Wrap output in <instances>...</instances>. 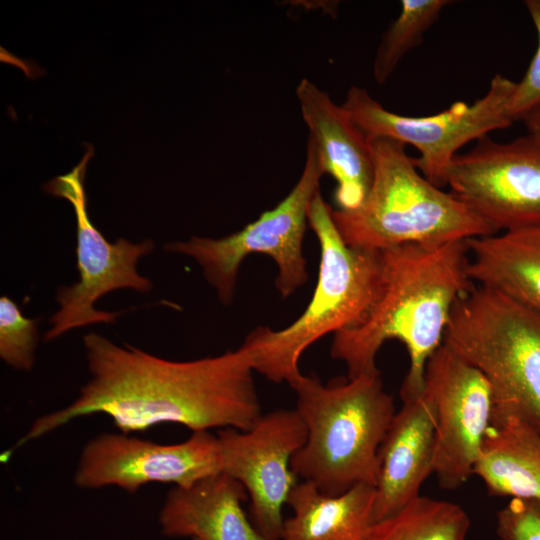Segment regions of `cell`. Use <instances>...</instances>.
<instances>
[{
    "instance_id": "cell-1",
    "label": "cell",
    "mask_w": 540,
    "mask_h": 540,
    "mask_svg": "<svg viewBox=\"0 0 540 540\" xmlns=\"http://www.w3.org/2000/svg\"><path fill=\"white\" fill-rule=\"evenodd\" d=\"M90 379L68 406L38 417L14 449L80 417L104 414L129 434L172 423L195 431L251 429L262 416L253 368L236 350L173 361L95 332L83 337Z\"/></svg>"
},
{
    "instance_id": "cell-2",
    "label": "cell",
    "mask_w": 540,
    "mask_h": 540,
    "mask_svg": "<svg viewBox=\"0 0 540 540\" xmlns=\"http://www.w3.org/2000/svg\"><path fill=\"white\" fill-rule=\"evenodd\" d=\"M379 252L382 293L359 325L334 334L330 353L354 378L378 370L381 346L398 340L410 359L400 390L406 401L424 392L426 365L444 342L453 307L474 285L468 274L469 248L466 240Z\"/></svg>"
},
{
    "instance_id": "cell-3",
    "label": "cell",
    "mask_w": 540,
    "mask_h": 540,
    "mask_svg": "<svg viewBox=\"0 0 540 540\" xmlns=\"http://www.w3.org/2000/svg\"><path fill=\"white\" fill-rule=\"evenodd\" d=\"M292 389L307 428L304 445L291 458L295 475L327 495L359 484L375 487L380 446L396 413L380 371L325 385L303 375Z\"/></svg>"
},
{
    "instance_id": "cell-4",
    "label": "cell",
    "mask_w": 540,
    "mask_h": 540,
    "mask_svg": "<svg viewBox=\"0 0 540 540\" xmlns=\"http://www.w3.org/2000/svg\"><path fill=\"white\" fill-rule=\"evenodd\" d=\"M308 224L321 252L318 281L308 306L284 329L255 328L240 346L255 372L291 388L303 376L298 366L303 352L328 333L359 325L384 286L380 252L345 243L320 191L310 203Z\"/></svg>"
},
{
    "instance_id": "cell-5",
    "label": "cell",
    "mask_w": 540,
    "mask_h": 540,
    "mask_svg": "<svg viewBox=\"0 0 540 540\" xmlns=\"http://www.w3.org/2000/svg\"><path fill=\"white\" fill-rule=\"evenodd\" d=\"M374 177L364 201L353 210H332L346 244L368 251L407 245H440L497 231L451 192L427 180L405 144L369 139Z\"/></svg>"
},
{
    "instance_id": "cell-6",
    "label": "cell",
    "mask_w": 540,
    "mask_h": 540,
    "mask_svg": "<svg viewBox=\"0 0 540 540\" xmlns=\"http://www.w3.org/2000/svg\"><path fill=\"white\" fill-rule=\"evenodd\" d=\"M444 343L488 379L494 407L540 433V315L484 286L458 299Z\"/></svg>"
},
{
    "instance_id": "cell-7",
    "label": "cell",
    "mask_w": 540,
    "mask_h": 540,
    "mask_svg": "<svg viewBox=\"0 0 540 540\" xmlns=\"http://www.w3.org/2000/svg\"><path fill=\"white\" fill-rule=\"evenodd\" d=\"M323 172L312 141L307 139L302 174L290 193L273 209L228 236L192 237L164 249L188 255L198 262L206 280L216 289L221 303L232 302L240 264L250 254H265L278 268L276 288L283 298L293 294L308 278L303 239L308 210Z\"/></svg>"
},
{
    "instance_id": "cell-8",
    "label": "cell",
    "mask_w": 540,
    "mask_h": 540,
    "mask_svg": "<svg viewBox=\"0 0 540 540\" xmlns=\"http://www.w3.org/2000/svg\"><path fill=\"white\" fill-rule=\"evenodd\" d=\"M93 148L69 173L58 176L44 185L55 197L68 200L74 208L77 222V270L79 281L61 286L56 295L58 311L50 318L51 328L44 340L52 341L65 332L95 323H114L119 312L97 310L95 302L103 295L123 288L146 293L152 283L136 270L138 260L149 254L154 244L150 240L131 243L119 238L108 242L91 222L87 212L84 178Z\"/></svg>"
},
{
    "instance_id": "cell-9",
    "label": "cell",
    "mask_w": 540,
    "mask_h": 540,
    "mask_svg": "<svg viewBox=\"0 0 540 540\" xmlns=\"http://www.w3.org/2000/svg\"><path fill=\"white\" fill-rule=\"evenodd\" d=\"M516 82L496 74L486 94L469 105L458 101L430 116H406L387 110L369 92L351 86L342 107L369 138L387 137L414 146L416 166L435 186H445L446 170L457 151L471 140L512 125L507 105Z\"/></svg>"
},
{
    "instance_id": "cell-10",
    "label": "cell",
    "mask_w": 540,
    "mask_h": 540,
    "mask_svg": "<svg viewBox=\"0 0 540 540\" xmlns=\"http://www.w3.org/2000/svg\"><path fill=\"white\" fill-rule=\"evenodd\" d=\"M450 192L497 232L540 226V140L488 136L457 153L444 178Z\"/></svg>"
},
{
    "instance_id": "cell-11",
    "label": "cell",
    "mask_w": 540,
    "mask_h": 540,
    "mask_svg": "<svg viewBox=\"0 0 540 540\" xmlns=\"http://www.w3.org/2000/svg\"><path fill=\"white\" fill-rule=\"evenodd\" d=\"M221 472L239 481L249 498V516L265 540H280L287 503L298 477L290 462L307 439V428L297 411L278 409L241 431L217 433Z\"/></svg>"
},
{
    "instance_id": "cell-12",
    "label": "cell",
    "mask_w": 540,
    "mask_h": 540,
    "mask_svg": "<svg viewBox=\"0 0 540 540\" xmlns=\"http://www.w3.org/2000/svg\"><path fill=\"white\" fill-rule=\"evenodd\" d=\"M425 390L436 408L433 473L442 488L454 490L474 474L491 424L492 387L443 342L426 365Z\"/></svg>"
},
{
    "instance_id": "cell-13",
    "label": "cell",
    "mask_w": 540,
    "mask_h": 540,
    "mask_svg": "<svg viewBox=\"0 0 540 540\" xmlns=\"http://www.w3.org/2000/svg\"><path fill=\"white\" fill-rule=\"evenodd\" d=\"M220 472L218 438L209 431L192 432L176 444L103 433L83 447L74 482L82 489L116 486L133 493L152 482L188 487Z\"/></svg>"
},
{
    "instance_id": "cell-14",
    "label": "cell",
    "mask_w": 540,
    "mask_h": 540,
    "mask_svg": "<svg viewBox=\"0 0 540 540\" xmlns=\"http://www.w3.org/2000/svg\"><path fill=\"white\" fill-rule=\"evenodd\" d=\"M302 118L308 127L323 174L337 183L334 199L339 210H353L367 196L374 177L369 138L342 105L307 78L296 87Z\"/></svg>"
},
{
    "instance_id": "cell-15",
    "label": "cell",
    "mask_w": 540,
    "mask_h": 540,
    "mask_svg": "<svg viewBox=\"0 0 540 540\" xmlns=\"http://www.w3.org/2000/svg\"><path fill=\"white\" fill-rule=\"evenodd\" d=\"M436 408L426 390L403 401L379 450L374 520L388 518L419 497L433 473Z\"/></svg>"
},
{
    "instance_id": "cell-16",
    "label": "cell",
    "mask_w": 540,
    "mask_h": 540,
    "mask_svg": "<svg viewBox=\"0 0 540 540\" xmlns=\"http://www.w3.org/2000/svg\"><path fill=\"white\" fill-rule=\"evenodd\" d=\"M243 485L224 472L173 487L159 513L161 532L191 540H265L247 517Z\"/></svg>"
},
{
    "instance_id": "cell-17",
    "label": "cell",
    "mask_w": 540,
    "mask_h": 540,
    "mask_svg": "<svg viewBox=\"0 0 540 540\" xmlns=\"http://www.w3.org/2000/svg\"><path fill=\"white\" fill-rule=\"evenodd\" d=\"M474 474L491 495L540 501V433L494 407Z\"/></svg>"
},
{
    "instance_id": "cell-18",
    "label": "cell",
    "mask_w": 540,
    "mask_h": 540,
    "mask_svg": "<svg viewBox=\"0 0 540 540\" xmlns=\"http://www.w3.org/2000/svg\"><path fill=\"white\" fill-rule=\"evenodd\" d=\"M468 274L540 315V226L467 240Z\"/></svg>"
},
{
    "instance_id": "cell-19",
    "label": "cell",
    "mask_w": 540,
    "mask_h": 540,
    "mask_svg": "<svg viewBox=\"0 0 540 540\" xmlns=\"http://www.w3.org/2000/svg\"><path fill=\"white\" fill-rule=\"evenodd\" d=\"M376 490L359 484L339 495H327L313 483H297L287 503L280 540H362L375 522Z\"/></svg>"
},
{
    "instance_id": "cell-20",
    "label": "cell",
    "mask_w": 540,
    "mask_h": 540,
    "mask_svg": "<svg viewBox=\"0 0 540 540\" xmlns=\"http://www.w3.org/2000/svg\"><path fill=\"white\" fill-rule=\"evenodd\" d=\"M469 529L470 518L458 504L419 496L374 522L362 540H466Z\"/></svg>"
},
{
    "instance_id": "cell-21",
    "label": "cell",
    "mask_w": 540,
    "mask_h": 540,
    "mask_svg": "<svg viewBox=\"0 0 540 540\" xmlns=\"http://www.w3.org/2000/svg\"><path fill=\"white\" fill-rule=\"evenodd\" d=\"M449 3L448 0L401 1V11L382 34L374 57L373 76L379 85L384 84L402 58L423 41L427 30Z\"/></svg>"
},
{
    "instance_id": "cell-22",
    "label": "cell",
    "mask_w": 540,
    "mask_h": 540,
    "mask_svg": "<svg viewBox=\"0 0 540 540\" xmlns=\"http://www.w3.org/2000/svg\"><path fill=\"white\" fill-rule=\"evenodd\" d=\"M39 319L26 318L9 297L0 298V357L12 368L29 371L34 365Z\"/></svg>"
},
{
    "instance_id": "cell-23",
    "label": "cell",
    "mask_w": 540,
    "mask_h": 540,
    "mask_svg": "<svg viewBox=\"0 0 540 540\" xmlns=\"http://www.w3.org/2000/svg\"><path fill=\"white\" fill-rule=\"evenodd\" d=\"M525 6L536 29L538 45L523 78L516 82L509 99L507 114L512 122L522 120L540 106V0H527Z\"/></svg>"
},
{
    "instance_id": "cell-24",
    "label": "cell",
    "mask_w": 540,
    "mask_h": 540,
    "mask_svg": "<svg viewBox=\"0 0 540 540\" xmlns=\"http://www.w3.org/2000/svg\"><path fill=\"white\" fill-rule=\"evenodd\" d=\"M501 540H540V501L512 498L497 513Z\"/></svg>"
},
{
    "instance_id": "cell-25",
    "label": "cell",
    "mask_w": 540,
    "mask_h": 540,
    "mask_svg": "<svg viewBox=\"0 0 540 540\" xmlns=\"http://www.w3.org/2000/svg\"><path fill=\"white\" fill-rule=\"evenodd\" d=\"M521 121L528 134L540 140V106L525 115Z\"/></svg>"
}]
</instances>
